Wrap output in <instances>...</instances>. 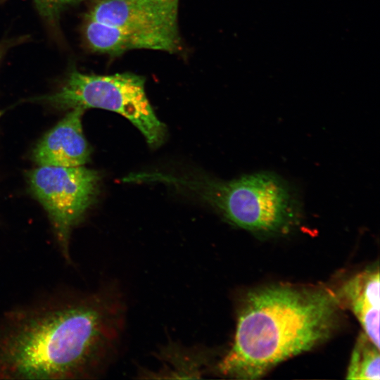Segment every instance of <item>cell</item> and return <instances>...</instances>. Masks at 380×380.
<instances>
[{
	"label": "cell",
	"mask_w": 380,
	"mask_h": 380,
	"mask_svg": "<svg viewBox=\"0 0 380 380\" xmlns=\"http://www.w3.org/2000/svg\"><path fill=\"white\" fill-rule=\"evenodd\" d=\"M346 378L367 380L380 379L379 348L365 334L359 337L353 349Z\"/></svg>",
	"instance_id": "10"
},
{
	"label": "cell",
	"mask_w": 380,
	"mask_h": 380,
	"mask_svg": "<svg viewBox=\"0 0 380 380\" xmlns=\"http://www.w3.org/2000/svg\"><path fill=\"white\" fill-rule=\"evenodd\" d=\"M337 310L336 297L322 288L273 285L250 292L219 371L238 379L261 376L324 341L334 327Z\"/></svg>",
	"instance_id": "2"
},
{
	"label": "cell",
	"mask_w": 380,
	"mask_h": 380,
	"mask_svg": "<svg viewBox=\"0 0 380 380\" xmlns=\"http://www.w3.org/2000/svg\"><path fill=\"white\" fill-rule=\"evenodd\" d=\"M206 183L205 198L237 227L272 235L288 232L298 221L300 204L294 191L274 173Z\"/></svg>",
	"instance_id": "4"
},
{
	"label": "cell",
	"mask_w": 380,
	"mask_h": 380,
	"mask_svg": "<svg viewBox=\"0 0 380 380\" xmlns=\"http://www.w3.org/2000/svg\"><path fill=\"white\" fill-rule=\"evenodd\" d=\"M179 0H97L84 18L118 27L148 41L153 50L177 51Z\"/></svg>",
	"instance_id": "6"
},
{
	"label": "cell",
	"mask_w": 380,
	"mask_h": 380,
	"mask_svg": "<svg viewBox=\"0 0 380 380\" xmlns=\"http://www.w3.org/2000/svg\"><path fill=\"white\" fill-rule=\"evenodd\" d=\"M99 179L96 171L84 165H39L27 172L29 188L46 211L60 251L68 261L72 231L95 201Z\"/></svg>",
	"instance_id": "5"
},
{
	"label": "cell",
	"mask_w": 380,
	"mask_h": 380,
	"mask_svg": "<svg viewBox=\"0 0 380 380\" xmlns=\"http://www.w3.org/2000/svg\"><path fill=\"white\" fill-rule=\"evenodd\" d=\"M6 0H0L3 2ZM44 21L52 28L57 27L60 14L65 8L90 0H32Z\"/></svg>",
	"instance_id": "11"
},
{
	"label": "cell",
	"mask_w": 380,
	"mask_h": 380,
	"mask_svg": "<svg viewBox=\"0 0 380 380\" xmlns=\"http://www.w3.org/2000/svg\"><path fill=\"white\" fill-rule=\"evenodd\" d=\"M379 272L371 267L345 284L343 295L361 324L365 335L379 348Z\"/></svg>",
	"instance_id": "8"
},
{
	"label": "cell",
	"mask_w": 380,
	"mask_h": 380,
	"mask_svg": "<svg viewBox=\"0 0 380 380\" xmlns=\"http://www.w3.org/2000/svg\"><path fill=\"white\" fill-rule=\"evenodd\" d=\"M122 325L109 293H68L0 318V379H89L104 369Z\"/></svg>",
	"instance_id": "1"
},
{
	"label": "cell",
	"mask_w": 380,
	"mask_h": 380,
	"mask_svg": "<svg viewBox=\"0 0 380 380\" xmlns=\"http://www.w3.org/2000/svg\"><path fill=\"white\" fill-rule=\"evenodd\" d=\"M84 111L70 110L39 140L32 151V159L38 165L74 167L89 161L91 150L83 133Z\"/></svg>",
	"instance_id": "7"
},
{
	"label": "cell",
	"mask_w": 380,
	"mask_h": 380,
	"mask_svg": "<svg viewBox=\"0 0 380 380\" xmlns=\"http://www.w3.org/2000/svg\"><path fill=\"white\" fill-rule=\"evenodd\" d=\"M82 34L92 51L116 55L132 49H151L146 39L118 27L84 18Z\"/></svg>",
	"instance_id": "9"
},
{
	"label": "cell",
	"mask_w": 380,
	"mask_h": 380,
	"mask_svg": "<svg viewBox=\"0 0 380 380\" xmlns=\"http://www.w3.org/2000/svg\"><path fill=\"white\" fill-rule=\"evenodd\" d=\"M143 77L131 72L85 74L71 70L54 92L29 99L59 110L101 108L128 119L148 144L160 146L165 127L158 119L147 99Z\"/></svg>",
	"instance_id": "3"
},
{
	"label": "cell",
	"mask_w": 380,
	"mask_h": 380,
	"mask_svg": "<svg viewBox=\"0 0 380 380\" xmlns=\"http://www.w3.org/2000/svg\"><path fill=\"white\" fill-rule=\"evenodd\" d=\"M27 37L6 39L0 42V63L8 51L22 42L26 41Z\"/></svg>",
	"instance_id": "12"
}]
</instances>
